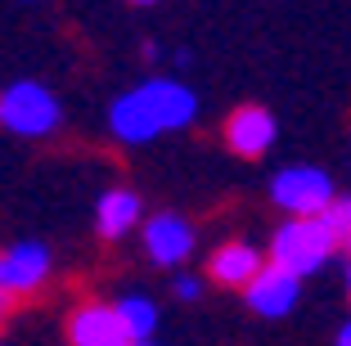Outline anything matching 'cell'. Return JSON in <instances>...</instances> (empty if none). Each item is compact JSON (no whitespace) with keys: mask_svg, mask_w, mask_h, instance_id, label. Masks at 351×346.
Instances as JSON below:
<instances>
[{"mask_svg":"<svg viewBox=\"0 0 351 346\" xmlns=\"http://www.w3.org/2000/svg\"><path fill=\"white\" fill-rule=\"evenodd\" d=\"M198 117V95L176 77H149L117 95L108 108V131L122 144H149L167 131H180Z\"/></svg>","mask_w":351,"mask_h":346,"instance_id":"6da1fadb","label":"cell"},{"mask_svg":"<svg viewBox=\"0 0 351 346\" xmlns=\"http://www.w3.org/2000/svg\"><path fill=\"white\" fill-rule=\"evenodd\" d=\"M338 252V238H333L329 221L324 216H306V221H284L270 238V252L266 261L289 270V275L306 279V275H320L329 256Z\"/></svg>","mask_w":351,"mask_h":346,"instance_id":"7a4b0ae2","label":"cell"},{"mask_svg":"<svg viewBox=\"0 0 351 346\" xmlns=\"http://www.w3.org/2000/svg\"><path fill=\"white\" fill-rule=\"evenodd\" d=\"M63 122V108L50 86L41 82H10L0 90V126L19 140H45Z\"/></svg>","mask_w":351,"mask_h":346,"instance_id":"3957f363","label":"cell"},{"mask_svg":"<svg viewBox=\"0 0 351 346\" xmlns=\"http://www.w3.org/2000/svg\"><path fill=\"white\" fill-rule=\"evenodd\" d=\"M270 198H275V207L284 216H293V221H306V216H324L333 207V198H338V189H333L329 171H320V166H284V171L270 180Z\"/></svg>","mask_w":351,"mask_h":346,"instance_id":"277c9868","label":"cell"},{"mask_svg":"<svg viewBox=\"0 0 351 346\" xmlns=\"http://www.w3.org/2000/svg\"><path fill=\"white\" fill-rule=\"evenodd\" d=\"M50 270H54V256L45 243L36 238H23V243H10L0 252V293L19 301V297H32L50 284Z\"/></svg>","mask_w":351,"mask_h":346,"instance_id":"5b68a950","label":"cell"},{"mask_svg":"<svg viewBox=\"0 0 351 346\" xmlns=\"http://www.w3.org/2000/svg\"><path fill=\"white\" fill-rule=\"evenodd\" d=\"M68 346H135L113 301H82L68 315Z\"/></svg>","mask_w":351,"mask_h":346,"instance_id":"8992f818","label":"cell"},{"mask_svg":"<svg viewBox=\"0 0 351 346\" xmlns=\"http://www.w3.org/2000/svg\"><path fill=\"white\" fill-rule=\"evenodd\" d=\"M243 297H248V310H252V315H261V319H284V315H293V306L302 301V279L266 261V270H261V275L243 288Z\"/></svg>","mask_w":351,"mask_h":346,"instance_id":"52a82bcc","label":"cell"},{"mask_svg":"<svg viewBox=\"0 0 351 346\" xmlns=\"http://www.w3.org/2000/svg\"><path fill=\"white\" fill-rule=\"evenodd\" d=\"M198 234H194V225L185 221L180 212H158L154 221H145V252L154 265H180L189 252H194Z\"/></svg>","mask_w":351,"mask_h":346,"instance_id":"ba28073f","label":"cell"},{"mask_svg":"<svg viewBox=\"0 0 351 346\" xmlns=\"http://www.w3.org/2000/svg\"><path fill=\"white\" fill-rule=\"evenodd\" d=\"M275 135H279V126H275V117H270V108H261V103H239L226 117V144L239 158H261V153H270Z\"/></svg>","mask_w":351,"mask_h":346,"instance_id":"9c48e42d","label":"cell"},{"mask_svg":"<svg viewBox=\"0 0 351 346\" xmlns=\"http://www.w3.org/2000/svg\"><path fill=\"white\" fill-rule=\"evenodd\" d=\"M266 270V252H257L252 243H243V238H234V243H221L217 252H212V261H207V275H212V284L221 288H243L252 284V279Z\"/></svg>","mask_w":351,"mask_h":346,"instance_id":"30bf717a","label":"cell"},{"mask_svg":"<svg viewBox=\"0 0 351 346\" xmlns=\"http://www.w3.org/2000/svg\"><path fill=\"white\" fill-rule=\"evenodd\" d=\"M140 194H131V189H108V194L95 203V230H99V238H108V243H117V238H126L140 225Z\"/></svg>","mask_w":351,"mask_h":346,"instance_id":"8fae6325","label":"cell"},{"mask_svg":"<svg viewBox=\"0 0 351 346\" xmlns=\"http://www.w3.org/2000/svg\"><path fill=\"white\" fill-rule=\"evenodd\" d=\"M113 306H117V315H122V324L131 328L135 342H154V333H158V306L149 301V297L131 293V297H117Z\"/></svg>","mask_w":351,"mask_h":346,"instance_id":"7c38bea8","label":"cell"},{"mask_svg":"<svg viewBox=\"0 0 351 346\" xmlns=\"http://www.w3.org/2000/svg\"><path fill=\"white\" fill-rule=\"evenodd\" d=\"M324 221H329L338 247H347V252H351V194H338V198H333V207L324 212Z\"/></svg>","mask_w":351,"mask_h":346,"instance_id":"4fadbf2b","label":"cell"},{"mask_svg":"<svg viewBox=\"0 0 351 346\" xmlns=\"http://www.w3.org/2000/svg\"><path fill=\"white\" fill-rule=\"evenodd\" d=\"M176 297H180V301H198V297H203V284H198L194 275H180L176 279Z\"/></svg>","mask_w":351,"mask_h":346,"instance_id":"5bb4252c","label":"cell"},{"mask_svg":"<svg viewBox=\"0 0 351 346\" xmlns=\"http://www.w3.org/2000/svg\"><path fill=\"white\" fill-rule=\"evenodd\" d=\"M333 346H351V319H347V324L338 328V342H333Z\"/></svg>","mask_w":351,"mask_h":346,"instance_id":"9a60e30c","label":"cell"},{"mask_svg":"<svg viewBox=\"0 0 351 346\" xmlns=\"http://www.w3.org/2000/svg\"><path fill=\"white\" fill-rule=\"evenodd\" d=\"M158 59H162V50H158V45L149 41V45H145V63H158Z\"/></svg>","mask_w":351,"mask_h":346,"instance_id":"2e32d148","label":"cell"},{"mask_svg":"<svg viewBox=\"0 0 351 346\" xmlns=\"http://www.w3.org/2000/svg\"><path fill=\"white\" fill-rule=\"evenodd\" d=\"M347 297H351V252H347Z\"/></svg>","mask_w":351,"mask_h":346,"instance_id":"e0dca14e","label":"cell"},{"mask_svg":"<svg viewBox=\"0 0 351 346\" xmlns=\"http://www.w3.org/2000/svg\"><path fill=\"white\" fill-rule=\"evenodd\" d=\"M5 310H10V297H5V293H0V315H5Z\"/></svg>","mask_w":351,"mask_h":346,"instance_id":"ac0fdd59","label":"cell"},{"mask_svg":"<svg viewBox=\"0 0 351 346\" xmlns=\"http://www.w3.org/2000/svg\"><path fill=\"white\" fill-rule=\"evenodd\" d=\"M126 5H158V0H126Z\"/></svg>","mask_w":351,"mask_h":346,"instance_id":"d6986e66","label":"cell"},{"mask_svg":"<svg viewBox=\"0 0 351 346\" xmlns=\"http://www.w3.org/2000/svg\"><path fill=\"white\" fill-rule=\"evenodd\" d=\"M135 346H154V342H135Z\"/></svg>","mask_w":351,"mask_h":346,"instance_id":"ffe728a7","label":"cell"}]
</instances>
